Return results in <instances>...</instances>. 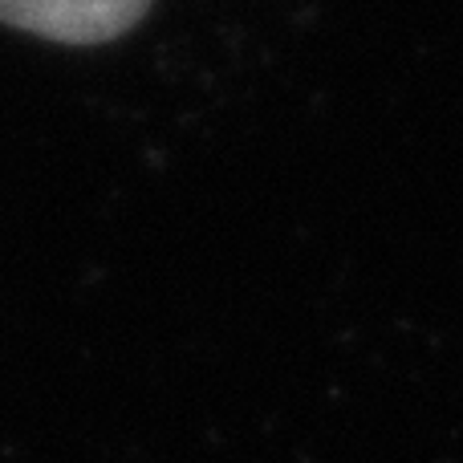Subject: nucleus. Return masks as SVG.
I'll use <instances>...</instances> for the list:
<instances>
[{"mask_svg": "<svg viewBox=\"0 0 463 463\" xmlns=\"http://www.w3.org/2000/svg\"><path fill=\"white\" fill-rule=\"evenodd\" d=\"M151 13V0H0V24L57 45H106Z\"/></svg>", "mask_w": 463, "mask_h": 463, "instance_id": "nucleus-1", "label": "nucleus"}]
</instances>
